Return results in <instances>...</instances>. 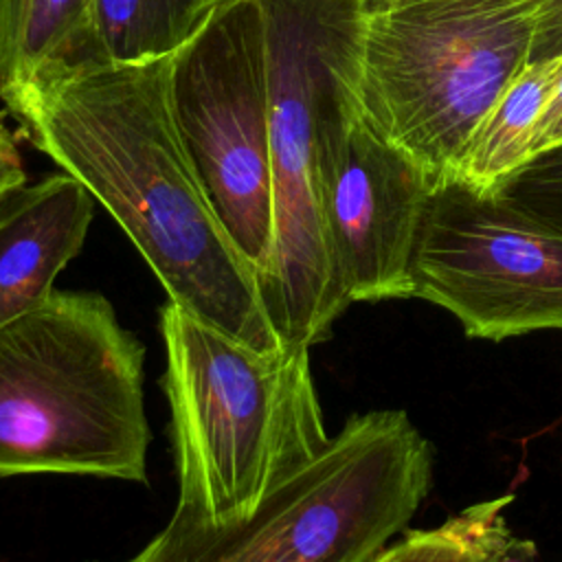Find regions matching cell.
Returning <instances> with one entry per match:
<instances>
[{"label":"cell","mask_w":562,"mask_h":562,"mask_svg":"<svg viewBox=\"0 0 562 562\" xmlns=\"http://www.w3.org/2000/svg\"><path fill=\"white\" fill-rule=\"evenodd\" d=\"M533 553H536V551H533V544H531L529 549H525L522 553H518V555H516L514 560H509V562H533Z\"/></svg>","instance_id":"cell-18"},{"label":"cell","mask_w":562,"mask_h":562,"mask_svg":"<svg viewBox=\"0 0 562 562\" xmlns=\"http://www.w3.org/2000/svg\"><path fill=\"white\" fill-rule=\"evenodd\" d=\"M169 108L226 235L259 277L272 250L270 86L257 0H228L171 55Z\"/></svg>","instance_id":"cell-7"},{"label":"cell","mask_w":562,"mask_h":562,"mask_svg":"<svg viewBox=\"0 0 562 562\" xmlns=\"http://www.w3.org/2000/svg\"><path fill=\"white\" fill-rule=\"evenodd\" d=\"M432 481V446L404 411L351 415L327 448L250 516L173 512L121 562H371L406 531Z\"/></svg>","instance_id":"cell-6"},{"label":"cell","mask_w":562,"mask_h":562,"mask_svg":"<svg viewBox=\"0 0 562 562\" xmlns=\"http://www.w3.org/2000/svg\"><path fill=\"white\" fill-rule=\"evenodd\" d=\"M558 145H562V83L536 123L529 145V160Z\"/></svg>","instance_id":"cell-15"},{"label":"cell","mask_w":562,"mask_h":562,"mask_svg":"<svg viewBox=\"0 0 562 562\" xmlns=\"http://www.w3.org/2000/svg\"><path fill=\"white\" fill-rule=\"evenodd\" d=\"M316 182L349 301L411 299V259L430 191L419 171L364 125L356 103L327 127Z\"/></svg>","instance_id":"cell-9"},{"label":"cell","mask_w":562,"mask_h":562,"mask_svg":"<svg viewBox=\"0 0 562 562\" xmlns=\"http://www.w3.org/2000/svg\"><path fill=\"white\" fill-rule=\"evenodd\" d=\"M26 182V173L22 167V156L15 143V136L4 125V116L0 114V200L20 189Z\"/></svg>","instance_id":"cell-16"},{"label":"cell","mask_w":562,"mask_h":562,"mask_svg":"<svg viewBox=\"0 0 562 562\" xmlns=\"http://www.w3.org/2000/svg\"><path fill=\"white\" fill-rule=\"evenodd\" d=\"M512 494L468 505L430 529H406L371 562H509L531 547L514 538L505 507Z\"/></svg>","instance_id":"cell-13"},{"label":"cell","mask_w":562,"mask_h":562,"mask_svg":"<svg viewBox=\"0 0 562 562\" xmlns=\"http://www.w3.org/2000/svg\"><path fill=\"white\" fill-rule=\"evenodd\" d=\"M94 202L64 171L0 200V325L50 299L57 274L86 241Z\"/></svg>","instance_id":"cell-10"},{"label":"cell","mask_w":562,"mask_h":562,"mask_svg":"<svg viewBox=\"0 0 562 562\" xmlns=\"http://www.w3.org/2000/svg\"><path fill=\"white\" fill-rule=\"evenodd\" d=\"M97 0H0V101L55 64L88 55Z\"/></svg>","instance_id":"cell-11"},{"label":"cell","mask_w":562,"mask_h":562,"mask_svg":"<svg viewBox=\"0 0 562 562\" xmlns=\"http://www.w3.org/2000/svg\"><path fill=\"white\" fill-rule=\"evenodd\" d=\"M171 55L55 64L2 103L26 140L114 217L193 318L257 349L281 340L257 274L239 255L180 143L169 108Z\"/></svg>","instance_id":"cell-1"},{"label":"cell","mask_w":562,"mask_h":562,"mask_svg":"<svg viewBox=\"0 0 562 562\" xmlns=\"http://www.w3.org/2000/svg\"><path fill=\"white\" fill-rule=\"evenodd\" d=\"M143 342L97 292H53L0 325V476L147 483Z\"/></svg>","instance_id":"cell-3"},{"label":"cell","mask_w":562,"mask_h":562,"mask_svg":"<svg viewBox=\"0 0 562 562\" xmlns=\"http://www.w3.org/2000/svg\"><path fill=\"white\" fill-rule=\"evenodd\" d=\"M494 193L562 231V145L527 160Z\"/></svg>","instance_id":"cell-14"},{"label":"cell","mask_w":562,"mask_h":562,"mask_svg":"<svg viewBox=\"0 0 562 562\" xmlns=\"http://www.w3.org/2000/svg\"><path fill=\"white\" fill-rule=\"evenodd\" d=\"M413 296L465 336L562 331V231L496 193L452 182L430 195L411 259Z\"/></svg>","instance_id":"cell-8"},{"label":"cell","mask_w":562,"mask_h":562,"mask_svg":"<svg viewBox=\"0 0 562 562\" xmlns=\"http://www.w3.org/2000/svg\"><path fill=\"white\" fill-rule=\"evenodd\" d=\"M371 0H257L268 55L272 250L257 277L277 336L312 347L351 305L325 235L316 160L331 121L356 103Z\"/></svg>","instance_id":"cell-5"},{"label":"cell","mask_w":562,"mask_h":562,"mask_svg":"<svg viewBox=\"0 0 562 562\" xmlns=\"http://www.w3.org/2000/svg\"><path fill=\"white\" fill-rule=\"evenodd\" d=\"M549 9V15L538 33L533 57L536 59H549L562 53V0H542Z\"/></svg>","instance_id":"cell-17"},{"label":"cell","mask_w":562,"mask_h":562,"mask_svg":"<svg viewBox=\"0 0 562 562\" xmlns=\"http://www.w3.org/2000/svg\"><path fill=\"white\" fill-rule=\"evenodd\" d=\"M547 15L542 0L369 2L356 108L430 195L459 182L476 130L531 61Z\"/></svg>","instance_id":"cell-4"},{"label":"cell","mask_w":562,"mask_h":562,"mask_svg":"<svg viewBox=\"0 0 562 562\" xmlns=\"http://www.w3.org/2000/svg\"><path fill=\"white\" fill-rule=\"evenodd\" d=\"M162 389L178 476L173 512L250 516L329 443L310 347H250L167 301L158 310Z\"/></svg>","instance_id":"cell-2"},{"label":"cell","mask_w":562,"mask_h":562,"mask_svg":"<svg viewBox=\"0 0 562 562\" xmlns=\"http://www.w3.org/2000/svg\"><path fill=\"white\" fill-rule=\"evenodd\" d=\"M228 0H97L86 59L147 61L173 55Z\"/></svg>","instance_id":"cell-12"}]
</instances>
